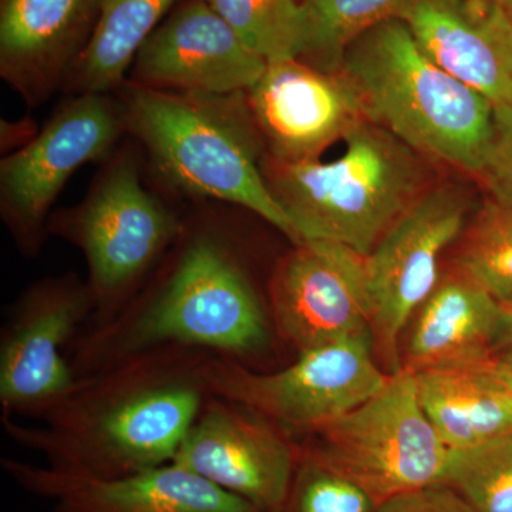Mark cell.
<instances>
[{"instance_id":"44dd1931","label":"cell","mask_w":512,"mask_h":512,"mask_svg":"<svg viewBox=\"0 0 512 512\" xmlns=\"http://www.w3.org/2000/svg\"><path fill=\"white\" fill-rule=\"evenodd\" d=\"M183 0H100L99 22L69 79L74 94H109L127 82L137 53Z\"/></svg>"},{"instance_id":"5bb4252c","label":"cell","mask_w":512,"mask_h":512,"mask_svg":"<svg viewBox=\"0 0 512 512\" xmlns=\"http://www.w3.org/2000/svg\"><path fill=\"white\" fill-rule=\"evenodd\" d=\"M247 100L266 154L285 163L316 160L369 120L349 74L299 59L266 63Z\"/></svg>"},{"instance_id":"d6986e66","label":"cell","mask_w":512,"mask_h":512,"mask_svg":"<svg viewBox=\"0 0 512 512\" xmlns=\"http://www.w3.org/2000/svg\"><path fill=\"white\" fill-rule=\"evenodd\" d=\"M403 369L485 366L512 342V312L454 268L413 316Z\"/></svg>"},{"instance_id":"1f68e13d","label":"cell","mask_w":512,"mask_h":512,"mask_svg":"<svg viewBox=\"0 0 512 512\" xmlns=\"http://www.w3.org/2000/svg\"><path fill=\"white\" fill-rule=\"evenodd\" d=\"M510 309H511V312H512V308H510Z\"/></svg>"},{"instance_id":"7402d4cb","label":"cell","mask_w":512,"mask_h":512,"mask_svg":"<svg viewBox=\"0 0 512 512\" xmlns=\"http://www.w3.org/2000/svg\"><path fill=\"white\" fill-rule=\"evenodd\" d=\"M241 42L266 63L299 59L311 46V22L303 0H207Z\"/></svg>"},{"instance_id":"5b68a950","label":"cell","mask_w":512,"mask_h":512,"mask_svg":"<svg viewBox=\"0 0 512 512\" xmlns=\"http://www.w3.org/2000/svg\"><path fill=\"white\" fill-rule=\"evenodd\" d=\"M345 144L342 156L328 163H285L266 154L262 168L301 242H339L369 255L430 187L427 160L370 120Z\"/></svg>"},{"instance_id":"ba28073f","label":"cell","mask_w":512,"mask_h":512,"mask_svg":"<svg viewBox=\"0 0 512 512\" xmlns=\"http://www.w3.org/2000/svg\"><path fill=\"white\" fill-rule=\"evenodd\" d=\"M205 377L211 394L244 404L286 431L305 433L352 412L390 379L377 362L370 330L298 353L276 372L211 356Z\"/></svg>"},{"instance_id":"7c38bea8","label":"cell","mask_w":512,"mask_h":512,"mask_svg":"<svg viewBox=\"0 0 512 512\" xmlns=\"http://www.w3.org/2000/svg\"><path fill=\"white\" fill-rule=\"evenodd\" d=\"M292 245L269 284L276 335L301 353L370 330L367 255L323 239Z\"/></svg>"},{"instance_id":"6da1fadb","label":"cell","mask_w":512,"mask_h":512,"mask_svg":"<svg viewBox=\"0 0 512 512\" xmlns=\"http://www.w3.org/2000/svg\"><path fill=\"white\" fill-rule=\"evenodd\" d=\"M274 323L221 229L184 228L156 275L119 313L87 326L69 352L79 379L163 350H191L248 366L274 342Z\"/></svg>"},{"instance_id":"8992f818","label":"cell","mask_w":512,"mask_h":512,"mask_svg":"<svg viewBox=\"0 0 512 512\" xmlns=\"http://www.w3.org/2000/svg\"><path fill=\"white\" fill-rule=\"evenodd\" d=\"M184 224L141 183L136 158L117 154L76 207L49 221V235L62 237L86 259L100 325L127 305L156 272L184 231Z\"/></svg>"},{"instance_id":"9a60e30c","label":"cell","mask_w":512,"mask_h":512,"mask_svg":"<svg viewBox=\"0 0 512 512\" xmlns=\"http://www.w3.org/2000/svg\"><path fill=\"white\" fill-rule=\"evenodd\" d=\"M266 62L241 42L207 0H183L148 37L130 82L163 92L228 96L247 93Z\"/></svg>"},{"instance_id":"603a6c76","label":"cell","mask_w":512,"mask_h":512,"mask_svg":"<svg viewBox=\"0 0 512 512\" xmlns=\"http://www.w3.org/2000/svg\"><path fill=\"white\" fill-rule=\"evenodd\" d=\"M410 0H303L311 22L306 63L339 70L352 43L366 32L397 18Z\"/></svg>"},{"instance_id":"ffe728a7","label":"cell","mask_w":512,"mask_h":512,"mask_svg":"<svg viewBox=\"0 0 512 512\" xmlns=\"http://www.w3.org/2000/svg\"><path fill=\"white\" fill-rule=\"evenodd\" d=\"M421 409L450 450L512 433V390L487 365L414 373Z\"/></svg>"},{"instance_id":"4dcf8cb0","label":"cell","mask_w":512,"mask_h":512,"mask_svg":"<svg viewBox=\"0 0 512 512\" xmlns=\"http://www.w3.org/2000/svg\"><path fill=\"white\" fill-rule=\"evenodd\" d=\"M508 12V16H510V19H511V22H512V9L511 10H507Z\"/></svg>"},{"instance_id":"484cf974","label":"cell","mask_w":512,"mask_h":512,"mask_svg":"<svg viewBox=\"0 0 512 512\" xmlns=\"http://www.w3.org/2000/svg\"><path fill=\"white\" fill-rule=\"evenodd\" d=\"M286 508L289 512H376L377 505L362 487L302 453Z\"/></svg>"},{"instance_id":"83f0119b","label":"cell","mask_w":512,"mask_h":512,"mask_svg":"<svg viewBox=\"0 0 512 512\" xmlns=\"http://www.w3.org/2000/svg\"><path fill=\"white\" fill-rule=\"evenodd\" d=\"M376 512H471L460 497L444 484H434L390 498Z\"/></svg>"},{"instance_id":"30bf717a","label":"cell","mask_w":512,"mask_h":512,"mask_svg":"<svg viewBox=\"0 0 512 512\" xmlns=\"http://www.w3.org/2000/svg\"><path fill=\"white\" fill-rule=\"evenodd\" d=\"M92 289L79 275L47 276L10 308L0 336L2 417H40L64 402L79 377L69 352L92 322Z\"/></svg>"},{"instance_id":"e0dca14e","label":"cell","mask_w":512,"mask_h":512,"mask_svg":"<svg viewBox=\"0 0 512 512\" xmlns=\"http://www.w3.org/2000/svg\"><path fill=\"white\" fill-rule=\"evenodd\" d=\"M444 72L512 107V22L491 0H410L397 16Z\"/></svg>"},{"instance_id":"2e32d148","label":"cell","mask_w":512,"mask_h":512,"mask_svg":"<svg viewBox=\"0 0 512 512\" xmlns=\"http://www.w3.org/2000/svg\"><path fill=\"white\" fill-rule=\"evenodd\" d=\"M25 490L55 503L56 512H259L187 468L163 464L127 476H79L3 458Z\"/></svg>"},{"instance_id":"4316f807","label":"cell","mask_w":512,"mask_h":512,"mask_svg":"<svg viewBox=\"0 0 512 512\" xmlns=\"http://www.w3.org/2000/svg\"><path fill=\"white\" fill-rule=\"evenodd\" d=\"M478 178L495 204L512 211V107L494 106L490 143Z\"/></svg>"},{"instance_id":"277c9868","label":"cell","mask_w":512,"mask_h":512,"mask_svg":"<svg viewBox=\"0 0 512 512\" xmlns=\"http://www.w3.org/2000/svg\"><path fill=\"white\" fill-rule=\"evenodd\" d=\"M340 69L362 94L370 121L426 160L480 177L493 103L429 59L403 20L360 36Z\"/></svg>"},{"instance_id":"4fadbf2b","label":"cell","mask_w":512,"mask_h":512,"mask_svg":"<svg viewBox=\"0 0 512 512\" xmlns=\"http://www.w3.org/2000/svg\"><path fill=\"white\" fill-rule=\"evenodd\" d=\"M286 433L244 404L211 394L171 463L259 512H282L302 457Z\"/></svg>"},{"instance_id":"52a82bcc","label":"cell","mask_w":512,"mask_h":512,"mask_svg":"<svg viewBox=\"0 0 512 512\" xmlns=\"http://www.w3.org/2000/svg\"><path fill=\"white\" fill-rule=\"evenodd\" d=\"M308 434L303 454L362 487L377 507L440 484L450 453L421 409L414 373L403 367L372 399Z\"/></svg>"},{"instance_id":"8fae6325","label":"cell","mask_w":512,"mask_h":512,"mask_svg":"<svg viewBox=\"0 0 512 512\" xmlns=\"http://www.w3.org/2000/svg\"><path fill=\"white\" fill-rule=\"evenodd\" d=\"M471 201L453 185L429 187L367 255L373 296L370 325L377 362L402 370L400 339L439 282L440 258L466 227Z\"/></svg>"},{"instance_id":"9c48e42d","label":"cell","mask_w":512,"mask_h":512,"mask_svg":"<svg viewBox=\"0 0 512 512\" xmlns=\"http://www.w3.org/2000/svg\"><path fill=\"white\" fill-rule=\"evenodd\" d=\"M126 131L120 101L74 94L25 146L0 161V215L20 254L39 255L52 207L84 164L109 158Z\"/></svg>"},{"instance_id":"ac0fdd59","label":"cell","mask_w":512,"mask_h":512,"mask_svg":"<svg viewBox=\"0 0 512 512\" xmlns=\"http://www.w3.org/2000/svg\"><path fill=\"white\" fill-rule=\"evenodd\" d=\"M100 0H0V76L29 107L64 87L99 22Z\"/></svg>"},{"instance_id":"3957f363","label":"cell","mask_w":512,"mask_h":512,"mask_svg":"<svg viewBox=\"0 0 512 512\" xmlns=\"http://www.w3.org/2000/svg\"><path fill=\"white\" fill-rule=\"evenodd\" d=\"M126 131L154 171L185 197L238 205L299 244L292 221L266 181V148L247 93L163 92L127 80L120 87Z\"/></svg>"},{"instance_id":"7a4b0ae2","label":"cell","mask_w":512,"mask_h":512,"mask_svg":"<svg viewBox=\"0 0 512 512\" xmlns=\"http://www.w3.org/2000/svg\"><path fill=\"white\" fill-rule=\"evenodd\" d=\"M212 355L163 350L82 377L40 426L2 417L10 439L49 467L89 477H121L171 463L211 396Z\"/></svg>"},{"instance_id":"f1b7e54d","label":"cell","mask_w":512,"mask_h":512,"mask_svg":"<svg viewBox=\"0 0 512 512\" xmlns=\"http://www.w3.org/2000/svg\"><path fill=\"white\" fill-rule=\"evenodd\" d=\"M495 377L512 390V342L501 349L487 365Z\"/></svg>"},{"instance_id":"cb8c5ba5","label":"cell","mask_w":512,"mask_h":512,"mask_svg":"<svg viewBox=\"0 0 512 512\" xmlns=\"http://www.w3.org/2000/svg\"><path fill=\"white\" fill-rule=\"evenodd\" d=\"M440 484L451 488L471 512H512V433L450 450Z\"/></svg>"},{"instance_id":"d4e9b609","label":"cell","mask_w":512,"mask_h":512,"mask_svg":"<svg viewBox=\"0 0 512 512\" xmlns=\"http://www.w3.org/2000/svg\"><path fill=\"white\" fill-rule=\"evenodd\" d=\"M454 268L512 308V211L490 202L468 229Z\"/></svg>"},{"instance_id":"f546056e","label":"cell","mask_w":512,"mask_h":512,"mask_svg":"<svg viewBox=\"0 0 512 512\" xmlns=\"http://www.w3.org/2000/svg\"><path fill=\"white\" fill-rule=\"evenodd\" d=\"M491 2H494L495 5L501 6V8L505 10L512 9V0H491Z\"/></svg>"}]
</instances>
